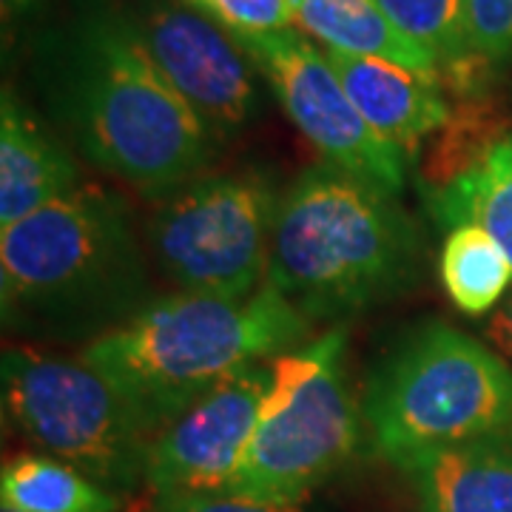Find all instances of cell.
<instances>
[{"instance_id": "obj_1", "label": "cell", "mask_w": 512, "mask_h": 512, "mask_svg": "<svg viewBox=\"0 0 512 512\" xmlns=\"http://www.w3.org/2000/svg\"><path fill=\"white\" fill-rule=\"evenodd\" d=\"M55 66V106L94 165L148 197H168L205 165L211 134L126 15H83L63 37Z\"/></svg>"}, {"instance_id": "obj_2", "label": "cell", "mask_w": 512, "mask_h": 512, "mask_svg": "<svg viewBox=\"0 0 512 512\" xmlns=\"http://www.w3.org/2000/svg\"><path fill=\"white\" fill-rule=\"evenodd\" d=\"M308 333L311 319L262 282L248 299L191 293L157 299L97 336L80 359L126 399L154 439L242 367L288 350Z\"/></svg>"}, {"instance_id": "obj_3", "label": "cell", "mask_w": 512, "mask_h": 512, "mask_svg": "<svg viewBox=\"0 0 512 512\" xmlns=\"http://www.w3.org/2000/svg\"><path fill=\"white\" fill-rule=\"evenodd\" d=\"M419 259V231L393 194L316 165L279 202L265 285L305 319H330L410 288Z\"/></svg>"}, {"instance_id": "obj_4", "label": "cell", "mask_w": 512, "mask_h": 512, "mask_svg": "<svg viewBox=\"0 0 512 512\" xmlns=\"http://www.w3.org/2000/svg\"><path fill=\"white\" fill-rule=\"evenodd\" d=\"M146 291L143 256L120 197L77 185L0 231V305L12 328L89 330Z\"/></svg>"}, {"instance_id": "obj_5", "label": "cell", "mask_w": 512, "mask_h": 512, "mask_svg": "<svg viewBox=\"0 0 512 512\" xmlns=\"http://www.w3.org/2000/svg\"><path fill=\"white\" fill-rule=\"evenodd\" d=\"M362 419L370 447L396 467L512 427V370L447 325L404 336L367 379Z\"/></svg>"}, {"instance_id": "obj_6", "label": "cell", "mask_w": 512, "mask_h": 512, "mask_svg": "<svg viewBox=\"0 0 512 512\" xmlns=\"http://www.w3.org/2000/svg\"><path fill=\"white\" fill-rule=\"evenodd\" d=\"M342 353L345 328H333L305 348L276 356L254 439L222 493L299 507L353 456L359 419Z\"/></svg>"}, {"instance_id": "obj_7", "label": "cell", "mask_w": 512, "mask_h": 512, "mask_svg": "<svg viewBox=\"0 0 512 512\" xmlns=\"http://www.w3.org/2000/svg\"><path fill=\"white\" fill-rule=\"evenodd\" d=\"M0 384L6 419L43 453L111 493L146 481L151 436L126 399L83 359L9 348Z\"/></svg>"}, {"instance_id": "obj_8", "label": "cell", "mask_w": 512, "mask_h": 512, "mask_svg": "<svg viewBox=\"0 0 512 512\" xmlns=\"http://www.w3.org/2000/svg\"><path fill=\"white\" fill-rule=\"evenodd\" d=\"M279 202L259 171L180 185L148 228L154 256L191 296L248 299L268 274Z\"/></svg>"}, {"instance_id": "obj_9", "label": "cell", "mask_w": 512, "mask_h": 512, "mask_svg": "<svg viewBox=\"0 0 512 512\" xmlns=\"http://www.w3.org/2000/svg\"><path fill=\"white\" fill-rule=\"evenodd\" d=\"M234 37L271 83L285 114L328 165L393 197L402 191L410 160L402 148L367 126L325 52L293 29Z\"/></svg>"}, {"instance_id": "obj_10", "label": "cell", "mask_w": 512, "mask_h": 512, "mask_svg": "<svg viewBox=\"0 0 512 512\" xmlns=\"http://www.w3.org/2000/svg\"><path fill=\"white\" fill-rule=\"evenodd\" d=\"M126 18L211 140H231L251 123L256 111L254 60L222 23L200 9L163 0L143 3Z\"/></svg>"}, {"instance_id": "obj_11", "label": "cell", "mask_w": 512, "mask_h": 512, "mask_svg": "<svg viewBox=\"0 0 512 512\" xmlns=\"http://www.w3.org/2000/svg\"><path fill=\"white\" fill-rule=\"evenodd\" d=\"M271 365L242 367L151 439L146 484L154 495L222 493L254 439Z\"/></svg>"}, {"instance_id": "obj_12", "label": "cell", "mask_w": 512, "mask_h": 512, "mask_svg": "<svg viewBox=\"0 0 512 512\" xmlns=\"http://www.w3.org/2000/svg\"><path fill=\"white\" fill-rule=\"evenodd\" d=\"M325 55L367 126L402 148L407 160L427 134L447 123L450 106L441 97L439 77L413 72L382 57L345 55L333 49Z\"/></svg>"}, {"instance_id": "obj_13", "label": "cell", "mask_w": 512, "mask_h": 512, "mask_svg": "<svg viewBox=\"0 0 512 512\" xmlns=\"http://www.w3.org/2000/svg\"><path fill=\"white\" fill-rule=\"evenodd\" d=\"M421 512H512V427L407 464Z\"/></svg>"}, {"instance_id": "obj_14", "label": "cell", "mask_w": 512, "mask_h": 512, "mask_svg": "<svg viewBox=\"0 0 512 512\" xmlns=\"http://www.w3.org/2000/svg\"><path fill=\"white\" fill-rule=\"evenodd\" d=\"M77 188L72 157L9 92L0 109V231Z\"/></svg>"}, {"instance_id": "obj_15", "label": "cell", "mask_w": 512, "mask_h": 512, "mask_svg": "<svg viewBox=\"0 0 512 512\" xmlns=\"http://www.w3.org/2000/svg\"><path fill=\"white\" fill-rule=\"evenodd\" d=\"M291 6L293 23L333 52L382 57L439 77V63L387 18L379 0H291Z\"/></svg>"}, {"instance_id": "obj_16", "label": "cell", "mask_w": 512, "mask_h": 512, "mask_svg": "<svg viewBox=\"0 0 512 512\" xmlns=\"http://www.w3.org/2000/svg\"><path fill=\"white\" fill-rule=\"evenodd\" d=\"M433 220L447 228L478 225L504 248L512 262V126L484 157L450 183L427 188Z\"/></svg>"}, {"instance_id": "obj_17", "label": "cell", "mask_w": 512, "mask_h": 512, "mask_svg": "<svg viewBox=\"0 0 512 512\" xmlns=\"http://www.w3.org/2000/svg\"><path fill=\"white\" fill-rule=\"evenodd\" d=\"M0 495L18 512H117V495L52 456L6 461Z\"/></svg>"}, {"instance_id": "obj_18", "label": "cell", "mask_w": 512, "mask_h": 512, "mask_svg": "<svg viewBox=\"0 0 512 512\" xmlns=\"http://www.w3.org/2000/svg\"><path fill=\"white\" fill-rule=\"evenodd\" d=\"M441 285L458 311L478 316L493 311L512 282V262L504 248L478 225H458L441 245Z\"/></svg>"}, {"instance_id": "obj_19", "label": "cell", "mask_w": 512, "mask_h": 512, "mask_svg": "<svg viewBox=\"0 0 512 512\" xmlns=\"http://www.w3.org/2000/svg\"><path fill=\"white\" fill-rule=\"evenodd\" d=\"M379 3L387 18L444 69L464 57L476 55L470 49L467 0H379Z\"/></svg>"}, {"instance_id": "obj_20", "label": "cell", "mask_w": 512, "mask_h": 512, "mask_svg": "<svg viewBox=\"0 0 512 512\" xmlns=\"http://www.w3.org/2000/svg\"><path fill=\"white\" fill-rule=\"evenodd\" d=\"M194 6L234 35L279 32L293 23L291 0H194Z\"/></svg>"}, {"instance_id": "obj_21", "label": "cell", "mask_w": 512, "mask_h": 512, "mask_svg": "<svg viewBox=\"0 0 512 512\" xmlns=\"http://www.w3.org/2000/svg\"><path fill=\"white\" fill-rule=\"evenodd\" d=\"M470 49L484 60L512 55V0H467Z\"/></svg>"}, {"instance_id": "obj_22", "label": "cell", "mask_w": 512, "mask_h": 512, "mask_svg": "<svg viewBox=\"0 0 512 512\" xmlns=\"http://www.w3.org/2000/svg\"><path fill=\"white\" fill-rule=\"evenodd\" d=\"M154 512H302V507L288 504H265L228 493H183L160 495Z\"/></svg>"}, {"instance_id": "obj_23", "label": "cell", "mask_w": 512, "mask_h": 512, "mask_svg": "<svg viewBox=\"0 0 512 512\" xmlns=\"http://www.w3.org/2000/svg\"><path fill=\"white\" fill-rule=\"evenodd\" d=\"M487 339H490L504 356H510L512 359V296L498 308V311H493V316H490V322H487Z\"/></svg>"}, {"instance_id": "obj_24", "label": "cell", "mask_w": 512, "mask_h": 512, "mask_svg": "<svg viewBox=\"0 0 512 512\" xmlns=\"http://www.w3.org/2000/svg\"><path fill=\"white\" fill-rule=\"evenodd\" d=\"M35 0H3V15L9 18V15H18L23 9H29Z\"/></svg>"}, {"instance_id": "obj_25", "label": "cell", "mask_w": 512, "mask_h": 512, "mask_svg": "<svg viewBox=\"0 0 512 512\" xmlns=\"http://www.w3.org/2000/svg\"><path fill=\"white\" fill-rule=\"evenodd\" d=\"M0 512H18V510H12V507H3V510Z\"/></svg>"}, {"instance_id": "obj_26", "label": "cell", "mask_w": 512, "mask_h": 512, "mask_svg": "<svg viewBox=\"0 0 512 512\" xmlns=\"http://www.w3.org/2000/svg\"><path fill=\"white\" fill-rule=\"evenodd\" d=\"M188 3H194V0H188Z\"/></svg>"}]
</instances>
